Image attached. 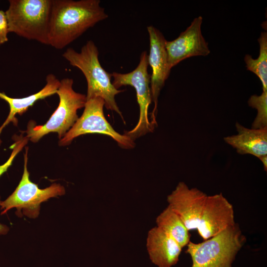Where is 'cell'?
I'll use <instances>...</instances> for the list:
<instances>
[{"label":"cell","mask_w":267,"mask_h":267,"mask_svg":"<svg viewBox=\"0 0 267 267\" xmlns=\"http://www.w3.org/2000/svg\"><path fill=\"white\" fill-rule=\"evenodd\" d=\"M208 195L183 181L167 196L168 206L179 216L189 231L197 229Z\"/></svg>","instance_id":"cell-11"},{"label":"cell","mask_w":267,"mask_h":267,"mask_svg":"<svg viewBox=\"0 0 267 267\" xmlns=\"http://www.w3.org/2000/svg\"><path fill=\"white\" fill-rule=\"evenodd\" d=\"M29 138L27 136L22 137L15 142L12 152L9 159L2 165H0V177L5 173L11 165L12 161L16 155L22 150L27 143Z\"/></svg>","instance_id":"cell-19"},{"label":"cell","mask_w":267,"mask_h":267,"mask_svg":"<svg viewBox=\"0 0 267 267\" xmlns=\"http://www.w3.org/2000/svg\"><path fill=\"white\" fill-rule=\"evenodd\" d=\"M149 37L150 49L148 55V65L152 69L150 75V88L153 109L151 113L150 123L155 128L157 126L156 117L158 112V97L169 77L171 70L168 63L165 39L163 34L153 26L147 27Z\"/></svg>","instance_id":"cell-9"},{"label":"cell","mask_w":267,"mask_h":267,"mask_svg":"<svg viewBox=\"0 0 267 267\" xmlns=\"http://www.w3.org/2000/svg\"><path fill=\"white\" fill-rule=\"evenodd\" d=\"M46 84L39 92L22 98H12L4 92H0V98L6 101L9 106V113L5 122L0 127V134L3 129L10 122L17 124L16 114L22 115L33 106L38 100L44 99L56 93L60 86V81L53 74H48L46 77ZM1 141L0 140V143Z\"/></svg>","instance_id":"cell-15"},{"label":"cell","mask_w":267,"mask_h":267,"mask_svg":"<svg viewBox=\"0 0 267 267\" xmlns=\"http://www.w3.org/2000/svg\"><path fill=\"white\" fill-rule=\"evenodd\" d=\"M258 41L260 45L259 56L254 59L249 54H246L244 61L246 67L256 74L261 80L263 91H267V32H262Z\"/></svg>","instance_id":"cell-17"},{"label":"cell","mask_w":267,"mask_h":267,"mask_svg":"<svg viewBox=\"0 0 267 267\" xmlns=\"http://www.w3.org/2000/svg\"><path fill=\"white\" fill-rule=\"evenodd\" d=\"M73 80L65 78L60 81L56 93L59 97V105L47 122L43 125L28 126L27 137L36 142L44 135L56 132L62 138L78 119L77 111L85 107L86 95L76 92L73 89Z\"/></svg>","instance_id":"cell-5"},{"label":"cell","mask_w":267,"mask_h":267,"mask_svg":"<svg viewBox=\"0 0 267 267\" xmlns=\"http://www.w3.org/2000/svg\"><path fill=\"white\" fill-rule=\"evenodd\" d=\"M98 55V49L91 40L87 41L80 52L70 47L62 54L71 66L78 68L84 75L88 86L87 100L96 97L102 98L106 109L118 114L125 124L115 100V96L123 90L114 87L111 80V74L103 68Z\"/></svg>","instance_id":"cell-2"},{"label":"cell","mask_w":267,"mask_h":267,"mask_svg":"<svg viewBox=\"0 0 267 267\" xmlns=\"http://www.w3.org/2000/svg\"><path fill=\"white\" fill-rule=\"evenodd\" d=\"M235 223L232 205L222 193L208 196L197 228L204 240Z\"/></svg>","instance_id":"cell-12"},{"label":"cell","mask_w":267,"mask_h":267,"mask_svg":"<svg viewBox=\"0 0 267 267\" xmlns=\"http://www.w3.org/2000/svg\"><path fill=\"white\" fill-rule=\"evenodd\" d=\"M248 103L249 106L257 110V115L252 123V129L267 128V91H263L260 95H252Z\"/></svg>","instance_id":"cell-18"},{"label":"cell","mask_w":267,"mask_h":267,"mask_svg":"<svg viewBox=\"0 0 267 267\" xmlns=\"http://www.w3.org/2000/svg\"><path fill=\"white\" fill-rule=\"evenodd\" d=\"M27 152L28 148L24 154V171L19 184L9 196L0 203L1 215L16 208L17 216L36 218L39 215L43 202L65 193V188L60 184L53 183L45 188L41 189L31 181L27 170Z\"/></svg>","instance_id":"cell-7"},{"label":"cell","mask_w":267,"mask_h":267,"mask_svg":"<svg viewBox=\"0 0 267 267\" xmlns=\"http://www.w3.org/2000/svg\"><path fill=\"white\" fill-rule=\"evenodd\" d=\"M236 134L224 137V141L240 154H250L257 158L267 155V128L248 129L236 122Z\"/></svg>","instance_id":"cell-14"},{"label":"cell","mask_w":267,"mask_h":267,"mask_svg":"<svg viewBox=\"0 0 267 267\" xmlns=\"http://www.w3.org/2000/svg\"><path fill=\"white\" fill-rule=\"evenodd\" d=\"M9 231V227L3 224L0 223V235H4L6 234Z\"/></svg>","instance_id":"cell-21"},{"label":"cell","mask_w":267,"mask_h":267,"mask_svg":"<svg viewBox=\"0 0 267 267\" xmlns=\"http://www.w3.org/2000/svg\"><path fill=\"white\" fill-rule=\"evenodd\" d=\"M245 242V236L235 223L202 242L190 241L185 253L191 257V267H232Z\"/></svg>","instance_id":"cell-3"},{"label":"cell","mask_w":267,"mask_h":267,"mask_svg":"<svg viewBox=\"0 0 267 267\" xmlns=\"http://www.w3.org/2000/svg\"><path fill=\"white\" fill-rule=\"evenodd\" d=\"M203 18H195L191 24L179 36L166 42L168 67L170 70L181 61L196 56H206L210 53L208 43L201 32Z\"/></svg>","instance_id":"cell-10"},{"label":"cell","mask_w":267,"mask_h":267,"mask_svg":"<svg viewBox=\"0 0 267 267\" xmlns=\"http://www.w3.org/2000/svg\"><path fill=\"white\" fill-rule=\"evenodd\" d=\"M146 246L150 261L158 267L175 265L182 249L172 237L157 226L149 230Z\"/></svg>","instance_id":"cell-13"},{"label":"cell","mask_w":267,"mask_h":267,"mask_svg":"<svg viewBox=\"0 0 267 267\" xmlns=\"http://www.w3.org/2000/svg\"><path fill=\"white\" fill-rule=\"evenodd\" d=\"M156 222L157 227L172 237L182 248L189 242V230L169 206L157 217Z\"/></svg>","instance_id":"cell-16"},{"label":"cell","mask_w":267,"mask_h":267,"mask_svg":"<svg viewBox=\"0 0 267 267\" xmlns=\"http://www.w3.org/2000/svg\"><path fill=\"white\" fill-rule=\"evenodd\" d=\"M105 103L99 97L87 100L84 112L72 127L59 141L60 145H67L76 137L88 134L106 135L115 140L124 149H133L134 141L117 132L106 119L103 112Z\"/></svg>","instance_id":"cell-8"},{"label":"cell","mask_w":267,"mask_h":267,"mask_svg":"<svg viewBox=\"0 0 267 267\" xmlns=\"http://www.w3.org/2000/svg\"><path fill=\"white\" fill-rule=\"evenodd\" d=\"M107 18L99 0H52L48 44L63 49Z\"/></svg>","instance_id":"cell-1"},{"label":"cell","mask_w":267,"mask_h":267,"mask_svg":"<svg viewBox=\"0 0 267 267\" xmlns=\"http://www.w3.org/2000/svg\"><path fill=\"white\" fill-rule=\"evenodd\" d=\"M8 26L5 12L0 10V45L8 41Z\"/></svg>","instance_id":"cell-20"},{"label":"cell","mask_w":267,"mask_h":267,"mask_svg":"<svg viewBox=\"0 0 267 267\" xmlns=\"http://www.w3.org/2000/svg\"><path fill=\"white\" fill-rule=\"evenodd\" d=\"M148 54L146 51H144L141 53L139 62L134 70L128 73H111L113 78L112 83L116 89H119L122 86H131L136 91L139 107V119L134 129L124 133L134 141L147 133L153 132L155 129L148 116V108L152 102V95L150 75L148 73Z\"/></svg>","instance_id":"cell-6"},{"label":"cell","mask_w":267,"mask_h":267,"mask_svg":"<svg viewBox=\"0 0 267 267\" xmlns=\"http://www.w3.org/2000/svg\"><path fill=\"white\" fill-rule=\"evenodd\" d=\"M262 162L265 171L267 170V155H262L258 158Z\"/></svg>","instance_id":"cell-22"},{"label":"cell","mask_w":267,"mask_h":267,"mask_svg":"<svg viewBox=\"0 0 267 267\" xmlns=\"http://www.w3.org/2000/svg\"><path fill=\"white\" fill-rule=\"evenodd\" d=\"M5 11L9 32L48 44L52 0H9Z\"/></svg>","instance_id":"cell-4"}]
</instances>
